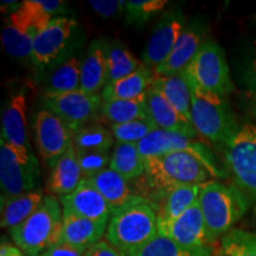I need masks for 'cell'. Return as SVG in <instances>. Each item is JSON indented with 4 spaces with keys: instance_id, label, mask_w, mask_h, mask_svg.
Listing matches in <instances>:
<instances>
[{
    "instance_id": "6da1fadb",
    "label": "cell",
    "mask_w": 256,
    "mask_h": 256,
    "mask_svg": "<svg viewBox=\"0 0 256 256\" xmlns=\"http://www.w3.org/2000/svg\"><path fill=\"white\" fill-rule=\"evenodd\" d=\"M158 232V215L154 206L136 194L114 211L104 236L106 241L124 256H128L151 241Z\"/></svg>"
},
{
    "instance_id": "7a4b0ae2",
    "label": "cell",
    "mask_w": 256,
    "mask_h": 256,
    "mask_svg": "<svg viewBox=\"0 0 256 256\" xmlns=\"http://www.w3.org/2000/svg\"><path fill=\"white\" fill-rule=\"evenodd\" d=\"M146 182L156 194V203L170 188L203 185L215 178L208 166L188 153L177 152L145 159Z\"/></svg>"
},
{
    "instance_id": "3957f363",
    "label": "cell",
    "mask_w": 256,
    "mask_h": 256,
    "mask_svg": "<svg viewBox=\"0 0 256 256\" xmlns=\"http://www.w3.org/2000/svg\"><path fill=\"white\" fill-rule=\"evenodd\" d=\"M64 212L60 200L44 198L40 206L26 220L10 230L14 244L28 256H40L60 242Z\"/></svg>"
},
{
    "instance_id": "277c9868",
    "label": "cell",
    "mask_w": 256,
    "mask_h": 256,
    "mask_svg": "<svg viewBox=\"0 0 256 256\" xmlns=\"http://www.w3.org/2000/svg\"><path fill=\"white\" fill-rule=\"evenodd\" d=\"M198 204L212 242L228 234L248 209L247 198L238 188L215 180L202 185Z\"/></svg>"
},
{
    "instance_id": "5b68a950",
    "label": "cell",
    "mask_w": 256,
    "mask_h": 256,
    "mask_svg": "<svg viewBox=\"0 0 256 256\" xmlns=\"http://www.w3.org/2000/svg\"><path fill=\"white\" fill-rule=\"evenodd\" d=\"M191 121L198 136L212 144L228 145L238 130L226 98L197 87L190 80Z\"/></svg>"
},
{
    "instance_id": "8992f818",
    "label": "cell",
    "mask_w": 256,
    "mask_h": 256,
    "mask_svg": "<svg viewBox=\"0 0 256 256\" xmlns=\"http://www.w3.org/2000/svg\"><path fill=\"white\" fill-rule=\"evenodd\" d=\"M52 17L44 14L36 0H25L6 19L2 30L4 50L12 58L31 60L34 44Z\"/></svg>"
},
{
    "instance_id": "52a82bcc",
    "label": "cell",
    "mask_w": 256,
    "mask_h": 256,
    "mask_svg": "<svg viewBox=\"0 0 256 256\" xmlns=\"http://www.w3.org/2000/svg\"><path fill=\"white\" fill-rule=\"evenodd\" d=\"M40 178V165L31 150L0 142L2 197H14L34 191Z\"/></svg>"
},
{
    "instance_id": "ba28073f",
    "label": "cell",
    "mask_w": 256,
    "mask_h": 256,
    "mask_svg": "<svg viewBox=\"0 0 256 256\" xmlns=\"http://www.w3.org/2000/svg\"><path fill=\"white\" fill-rule=\"evenodd\" d=\"M186 74L188 80L197 87L223 98H226L234 89L224 51L215 40H204L188 66Z\"/></svg>"
},
{
    "instance_id": "9c48e42d",
    "label": "cell",
    "mask_w": 256,
    "mask_h": 256,
    "mask_svg": "<svg viewBox=\"0 0 256 256\" xmlns=\"http://www.w3.org/2000/svg\"><path fill=\"white\" fill-rule=\"evenodd\" d=\"M226 147V162L234 180L256 200V124L240 127Z\"/></svg>"
},
{
    "instance_id": "30bf717a",
    "label": "cell",
    "mask_w": 256,
    "mask_h": 256,
    "mask_svg": "<svg viewBox=\"0 0 256 256\" xmlns=\"http://www.w3.org/2000/svg\"><path fill=\"white\" fill-rule=\"evenodd\" d=\"M140 154L144 159L159 156L168 153L183 152L200 159L208 166L211 174L215 178H222L223 171L217 164L215 156L206 144L198 142L194 138H188L182 134L168 132V130H158L147 136L142 142L138 144Z\"/></svg>"
},
{
    "instance_id": "8fae6325",
    "label": "cell",
    "mask_w": 256,
    "mask_h": 256,
    "mask_svg": "<svg viewBox=\"0 0 256 256\" xmlns=\"http://www.w3.org/2000/svg\"><path fill=\"white\" fill-rule=\"evenodd\" d=\"M101 94H87L78 90L72 92H44L46 110L60 118L74 136L81 130L102 107Z\"/></svg>"
},
{
    "instance_id": "7c38bea8",
    "label": "cell",
    "mask_w": 256,
    "mask_h": 256,
    "mask_svg": "<svg viewBox=\"0 0 256 256\" xmlns=\"http://www.w3.org/2000/svg\"><path fill=\"white\" fill-rule=\"evenodd\" d=\"M76 28L78 22L74 18L58 16L51 19L34 40L31 55L34 66L44 69L56 62L72 43Z\"/></svg>"
},
{
    "instance_id": "4fadbf2b",
    "label": "cell",
    "mask_w": 256,
    "mask_h": 256,
    "mask_svg": "<svg viewBox=\"0 0 256 256\" xmlns=\"http://www.w3.org/2000/svg\"><path fill=\"white\" fill-rule=\"evenodd\" d=\"M159 234L171 238L182 247L194 250H211L203 214L198 202L174 220L158 222Z\"/></svg>"
},
{
    "instance_id": "5bb4252c",
    "label": "cell",
    "mask_w": 256,
    "mask_h": 256,
    "mask_svg": "<svg viewBox=\"0 0 256 256\" xmlns=\"http://www.w3.org/2000/svg\"><path fill=\"white\" fill-rule=\"evenodd\" d=\"M34 139L44 160L52 165L74 145L72 132L60 118L46 110L34 120Z\"/></svg>"
},
{
    "instance_id": "9a60e30c",
    "label": "cell",
    "mask_w": 256,
    "mask_h": 256,
    "mask_svg": "<svg viewBox=\"0 0 256 256\" xmlns=\"http://www.w3.org/2000/svg\"><path fill=\"white\" fill-rule=\"evenodd\" d=\"M185 28L184 19L179 14H165L156 24L144 50V64L152 70L168 60Z\"/></svg>"
},
{
    "instance_id": "2e32d148",
    "label": "cell",
    "mask_w": 256,
    "mask_h": 256,
    "mask_svg": "<svg viewBox=\"0 0 256 256\" xmlns=\"http://www.w3.org/2000/svg\"><path fill=\"white\" fill-rule=\"evenodd\" d=\"M60 204L64 214L92 220L110 222L113 215V209L88 178L83 179L72 194L60 197Z\"/></svg>"
},
{
    "instance_id": "e0dca14e",
    "label": "cell",
    "mask_w": 256,
    "mask_h": 256,
    "mask_svg": "<svg viewBox=\"0 0 256 256\" xmlns=\"http://www.w3.org/2000/svg\"><path fill=\"white\" fill-rule=\"evenodd\" d=\"M148 118L158 130L182 134L196 139L198 133L191 121L184 118L156 88L151 87L146 95Z\"/></svg>"
},
{
    "instance_id": "ac0fdd59",
    "label": "cell",
    "mask_w": 256,
    "mask_h": 256,
    "mask_svg": "<svg viewBox=\"0 0 256 256\" xmlns=\"http://www.w3.org/2000/svg\"><path fill=\"white\" fill-rule=\"evenodd\" d=\"M203 43V34L200 28L196 26L185 28L172 50L171 55L164 63L152 70L153 75L166 78V76H174L184 72L194 60Z\"/></svg>"
},
{
    "instance_id": "d6986e66",
    "label": "cell",
    "mask_w": 256,
    "mask_h": 256,
    "mask_svg": "<svg viewBox=\"0 0 256 256\" xmlns=\"http://www.w3.org/2000/svg\"><path fill=\"white\" fill-rule=\"evenodd\" d=\"M2 140L30 150L26 130V96L23 92L11 96L2 114Z\"/></svg>"
},
{
    "instance_id": "ffe728a7",
    "label": "cell",
    "mask_w": 256,
    "mask_h": 256,
    "mask_svg": "<svg viewBox=\"0 0 256 256\" xmlns=\"http://www.w3.org/2000/svg\"><path fill=\"white\" fill-rule=\"evenodd\" d=\"M108 223L64 214L60 242L80 249H90L106 235Z\"/></svg>"
},
{
    "instance_id": "44dd1931",
    "label": "cell",
    "mask_w": 256,
    "mask_h": 256,
    "mask_svg": "<svg viewBox=\"0 0 256 256\" xmlns=\"http://www.w3.org/2000/svg\"><path fill=\"white\" fill-rule=\"evenodd\" d=\"M51 168H52L48 179V188L51 194H60V197L75 191L84 179L74 145L60 156Z\"/></svg>"
},
{
    "instance_id": "7402d4cb",
    "label": "cell",
    "mask_w": 256,
    "mask_h": 256,
    "mask_svg": "<svg viewBox=\"0 0 256 256\" xmlns=\"http://www.w3.org/2000/svg\"><path fill=\"white\" fill-rule=\"evenodd\" d=\"M107 84V50L101 40H94L88 48L81 64V90L100 94Z\"/></svg>"
},
{
    "instance_id": "603a6c76",
    "label": "cell",
    "mask_w": 256,
    "mask_h": 256,
    "mask_svg": "<svg viewBox=\"0 0 256 256\" xmlns=\"http://www.w3.org/2000/svg\"><path fill=\"white\" fill-rule=\"evenodd\" d=\"M153 72L148 66L142 64L136 72L119 81L110 83L101 92L102 100H138L145 98L152 87Z\"/></svg>"
},
{
    "instance_id": "cb8c5ba5",
    "label": "cell",
    "mask_w": 256,
    "mask_h": 256,
    "mask_svg": "<svg viewBox=\"0 0 256 256\" xmlns=\"http://www.w3.org/2000/svg\"><path fill=\"white\" fill-rule=\"evenodd\" d=\"M202 185H184L170 188L154 204L158 222H170L183 215L198 202Z\"/></svg>"
},
{
    "instance_id": "d4e9b609",
    "label": "cell",
    "mask_w": 256,
    "mask_h": 256,
    "mask_svg": "<svg viewBox=\"0 0 256 256\" xmlns=\"http://www.w3.org/2000/svg\"><path fill=\"white\" fill-rule=\"evenodd\" d=\"M152 87L168 100L179 113L191 121V87L186 70L166 78H153ZM192 122V121H191Z\"/></svg>"
},
{
    "instance_id": "484cf974",
    "label": "cell",
    "mask_w": 256,
    "mask_h": 256,
    "mask_svg": "<svg viewBox=\"0 0 256 256\" xmlns=\"http://www.w3.org/2000/svg\"><path fill=\"white\" fill-rule=\"evenodd\" d=\"M44 198L40 190L14 197H2V228L11 230L23 223L40 206Z\"/></svg>"
},
{
    "instance_id": "4316f807",
    "label": "cell",
    "mask_w": 256,
    "mask_h": 256,
    "mask_svg": "<svg viewBox=\"0 0 256 256\" xmlns=\"http://www.w3.org/2000/svg\"><path fill=\"white\" fill-rule=\"evenodd\" d=\"M88 179L107 200L113 212L136 196L130 190L127 179L110 168Z\"/></svg>"
},
{
    "instance_id": "83f0119b",
    "label": "cell",
    "mask_w": 256,
    "mask_h": 256,
    "mask_svg": "<svg viewBox=\"0 0 256 256\" xmlns=\"http://www.w3.org/2000/svg\"><path fill=\"white\" fill-rule=\"evenodd\" d=\"M110 168L130 180L145 174L146 164L136 144L118 142L112 154Z\"/></svg>"
},
{
    "instance_id": "f1b7e54d",
    "label": "cell",
    "mask_w": 256,
    "mask_h": 256,
    "mask_svg": "<svg viewBox=\"0 0 256 256\" xmlns=\"http://www.w3.org/2000/svg\"><path fill=\"white\" fill-rule=\"evenodd\" d=\"M81 64L72 56L51 72L46 81V92H72L81 90Z\"/></svg>"
},
{
    "instance_id": "f546056e",
    "label": "cell",
    "mask_w": 256,
    "mask_h": 256,
    "mask_svg": "<svg viewBox=\"0 0 256 256\" xmlns=\"http://www.w3.org/2000/svg\"><path fill=\"white\" fill-rule=\"evenodd\" d=\"M106 50H107V84L127 78L130 74L136 72L144 64V62L136 60L132 52L119 42L106 46Z\"/></svg>"
},
{
    "instance_id": "4dcf8cb0",
    "label": "cell",
    "mask_w": 256,
    "mask_h": 256,
    "mask_svg": "<svg viewBox=\"0 0 256 256\" xmlns=\"http://www.w3.org/2000/svg\"><path fill=\"white\" fill-rule=\"evenodd\" d=\"M102 113L113 124L147 119L146 96L138 100H107L102 104Z\"/></svg>"
},
{
    "instance_id": "1f68e13d",
    "label": "cell",
    "mask_w": 256,
    "mask_h": 256,
    "mask_svg": "<svg viewBox=\"0 0 256 256\" xmlns=\"http://www.w3.org/2000/svg\"><path fill=\"white\" fill-rule=\"evenodd\" d=\"M128 256H211V250H194L182 247L158 232L151 241L136 249Z\"/></svg>"
},
{
    "instance_id": "d6a6232c",
    "label": "cell",
    "mask_w": 256,
    "mask_h": 256,
    "mask_svg": "<svg viewBox=\"0 0 256 256\" xmlns=\"http://www.w3.org/2000/svg\"><path fill=\"white\" fill-rule=\"evenodd\" d=\"M114 136L101 124L83 127L74 136V146L82 151L108 152L113 145Z\"/></svg>"
},
{
    "instance_id": "836d02e7",
    "label": "cell",
    "mask_w": 256,
    "mask_h": 256,
    "mask_svg": "<svg viewBox=\"0 0 256 256\" xmlns=\"http://www.w3.org/2000/svg\"><path fill=\"white\" fill-rule=\"evenodd\" d=\"M218 256H256V235L232 229L220 240Z\"/></svg>"
},
{
    "instance_id": "e575fe53",
    "label": "cell",
    "mask_w": 256,
    "mask_h": 256,
    "mask_svg": "<svg viewBox=\"0 0 256 256\" xmlns=\"http://www.w3.org/2000/svg\"><path fill=\"white\" fill-rule=\"evenodd\" d=\"M156 126L150 118L130 121L121 124H112V133L118 142L122 144H139L147 136H150Z\"/></svg>"
},
{
    "instance_id": "d590c367",
    "label": "cell",
    "mask_w": 256,
    "mask_h": 256,
    "mask_svg": "<svg viewBox=\"0 0 256 256\" xmlns=\"http://www.w3.org/2000/svg\"><path fill=\"white\" fill-rule=\"evenodd\" d=\"M168 4L166 0H130L126 2L128 23L142 24L158 14Z\"/></svg>"
},
{
    "instance_id": "8d00e7d4",
    "label": "cell",
    "mask_w": 256,
    "mask_h": 256,
    "mask_svg": "<svg viewBox=\"0 0 256 256\" xmlns=\"http://www.w3.org/2000/svg\"><path fill=\"white\" fill-rule=\"evenodd\" d=\"M76 154L84 178L94 177L104 170L108 168V165H110L112 156H110L108 152L76 150Z\"/></svg>"
},
{
    "instance_id": "74e56055",
    "label": "cell",
    "mask_w": 256,
    "mask_h": 256,
    "mask_svg": "<svg viewBox=\"0 0 256 256\" xmlns=\"http://www.w3.org/2000/svg\"><path fill=\"white\" fill-rule=\"evenodd\" d=\"M89 6L100 17L110 19L118 17L126 8V2L122 0H90Z\"/></svg>"
},
{
    "instance_id": "f35d334b",
    "label": "cell",
    "mask_w": 256,
    "mask_h": 256,
    "mask_svg": "<svg viewBox=\"0 0 256 256\" xmlns=\"http://www.w3.org/2000/svg\"><path fill=\"white\" fill-rule=\"evenodd\" d=\"M89 250L90 249H80L64 243H58L44 252L40 256H88Z\"/></svg>"
},
{
    "instance_id": "ab89813d",
    "label": "cell",
    "mask_w": 256,
    "mask_h": 256,
    "mask_svg": "<svg viewBox=\"0 0 256 256\" xmlns=\"http://www.w3.org/2000/svg\"><path fill=\"white\" fill-rule=\"evenodd\" d=\"M37 5L44 14L55 18V14H62L66 11V5L60 0H36Z\"/></svg>"
},
{
    "instance_id": "60d3db41",
    "label": "cell",
    "mask_w": 256,
    "mask_h": 256,
    "mask_svg": "<svg viewBox=\"0 0 256 256\" xmlns=\"http://www.w3.org/2000/svg\"><path fill=\"white\" fill-rule=\"evenodd\" d=\"M88 256H124L121 252L115 249L110 243L107 241H100L92 246L89 250Z\"/></svg>"
},
{
    "instance_id": "b9f144b4",
    "label": "cell",
    "mask_w": 256,
    "mask_h": 256,
    "mask_svg": "<svg viewBox=\"0 0 256 256\" xmlns=\"http://www.w3.org/2000/svg\"><path fill=\"white\" fill-rule=\"evenodd\" d=\"M246 83L248 84L252 94L256 95V57L252 60L247 68V72H246Z\"/></svg>"
},
{
    "instance_id": "7bdbcfd3",
    "label": "cell",
    "mask_w": 256,
    "mask_h": 256,
    "mask_svg": "<svg viewBox=\"0 0 256 256\" xmlns=\"http://www.w3.org/2000/svg\"><path fill=\"white\" fill-rule=\"evenodd\" d=\"M0 256H25V254L17 246H12L10 243H2Z\"/></svg>"
},
{
    "instance_id": "ee69618b",
    "label": "cell",
    "mask_w": 256,
    "mask_h": 256,
    "mask_svg": "<svg viewBox=\"0 0 256 256\" xmlns=\"http://www.w3.org/2000/svg\"><path fill=\"white\" fill-rule=\"evenodd\" d=\"M252 112H254L256 116V95H254V98H252Z\"/></svg>"
}]
</instances>
